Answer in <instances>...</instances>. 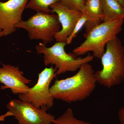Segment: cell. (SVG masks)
I'll use <instances>...</instances> for the list:
<instances>
[{
  "instance_id": "7",
  "label": "cell",
  "mask_w": 124,
  "mask_h": 124,
  "mask_svg": "<svg viewBox=\"0 0 124 124\" xmlns=\"http://www.w3.org/2000/svg\"><path fill=\"white\" fill-rule=\"evenodd\" d=\"M7 108L18 124H52L55 117L44 108H38L28 102L12 99L7 104Z\"/></svg>"
},
{
  "instance_id": "11",
  "label": "cell",
  "mask_w": 124,
  "mask_h": 124,
  "mask_svg": "<svg viewBox=\"0 0 124 124\" xmlns=\"http://www.w3.org/2000/svg\"><path fill=\"white\" fill-rule=\"evenodd\" d=\"M82 13L88 17L84 26L85 33L103 22L104 16L101 0H85Z\"/></svg>"
},
{
  "instance_id": "6",
  "label": "cell",
  "mask_w": 124,
  "mask_h": 124,
  "mask_svg": "<svg viewBox=\"0 0 124 124\" xmlns=\"http://www.w3.org/2000/svg\"><path fill=\"white\" fill-rule=\"evenodd\" d=\"M57 70L53 67L46 68L38 74L36 84L26 93L18 94L19 99L31 103L37 108L48 110L52 107L54 99L50 93V85L57 76Z\"/></svg>"
},
{
  "instance_id": "5",
  "label": "cell",
  "mask_w": 124,
  "mask_h": 124,
  "mask_svg": "<svg viewBox=\"0 0 124 124\" xmlns=\"http://www.w3.org/2000/svg\"><path fill=\"white\" fill-rule=\"evenodd\" d=\"M15 27L26 31L30 40H41L45 45L54 40L61 29L57 14L41 13H37L27 20H22Z\"/></svg>"
},
{
  "instance_id": "10",
  "label": "cell",
  "mask_w": 124,
  "mask_h": 124,
  "mask_svg": "<svg viewBox=\"0 0 124 124\" xmlns=\"http://www.w3.org/2000/svg\"><path fill=\"white\" fill-rule=\"evenodd\" d=\"M0 67V82L4 85L1 89H10L14 94L26 93L30 88L28 85L31 80L23 76V72L18 67L2 63Z\"/></svg>"
},
{
  "instance_id": "15",
  "label": "cell",
  "mask_w": 124,
  "mask_h": 124,
  "mask_svg": "<svg viewBox=\"0 0 124 124\" xmlns=\"http://www.w3.org/2000/svg\"><path fill=\"white\" fill-rule=\"evenodd\" d=\"M87 20L88 17L87 16L84 14L82 13V16L78 21L72 32L67 38L66 42L67 44H70L71 43L73 39L75 37L82 27L84 26Z\"/></svg>"
},
{
  "instance_id": "1",
  "label": "cell",
  "mask_w": 124,
  "mask_h": 124,
  "mask_svg": "<svg viewBox=\"0 0 124 124\" xmlns=\"http://www.w3.org/2000/svg\"><path fill=\"white\" fill-rule=\"evenodd\" d=\"M95 72L89 63L83 65L74 75L56 80L50 89L54 99L71 103L88 98L95 89L97 81Z\"/></svg>"
},
{
  "instance_id": "18",
  "label": "cell",
  "mask_w": 124,
  "mask_h": 124,
  "mask_svg": "<svg viewBox=\"0 0 124 124\" xmlns=\"http://www.w3.org/2000/svg\"><path fill=\"white\" fill-rule=\"evenodd\" d=\"M124 8V0H117Z\"/></svg>"
},
{
  "instance_id": "3",
  "label": "cell",
  "mask_w": 124,
  "mask_h": 124,
  "mask_svg": "<svg viewBox=\"0 0 124 124\" xmlns=\"http://www.w3.org/2000/svg\"><path fill=\"white\" fill-rule=\"evenodd\" d=\"M124 21L103 22L84 34L85 40L73 50V53L79 56L91 52L94 57L100 59L105 52L107 43L117 37L122 31Z\"/></svg>"
},
{
  "instance_id": "16",
  "label": "cell",
  "mask_w": 124,
  "mask_h": 124,
  "mask_svg": "<svg viewBox=\"0 0 124 124\" xmlns=\"http://www.w3.org/2000/svg\"><path fill=\"white\" fill-rule=\"evenodd\" d=\"M60 2L69 8L81 12L84 8V0H61Z\"/></svg>"
},
{
  "instance_id": "12",
  "label": "cell",
  "mask_w": 124,
  "mask_h": 124,
  "mask_svg": "<svg viewBox=\"0 0 124 124\" xmlns=\"http://www.w3.org/2000/svg\"><path fill=\"white\" fill-rule=\"evenodd\" d=\"M103 22L124 20V8L117 0H101Z\"/></svg>"
},
{
  "instance_id": "20",
  "label": "cell",
  "mask_w": 124,
  "mask_h": 124,
  "mask_svg": "<svg viewBox=\"0 0 124 124\" xmlns=\"http://www.w3.org/2000/svg\"><path fill=\"white\" fill-rule=\"evenodd\" d=\"M84 1L85 2V0H84Z\"/></svg>"
},
{
  "instance_id": "17",
  "label": "cell",
  "mask_w": 124,
  "mask_h": 124,
  "mask_svg": "<svg viewBox=\"0 0 124 124\" xmlns=\"http://www.w3.org/2000/svg\"><path fill=\"white\" fill-rule=\"evenodd\" d=\"M118 117L120 124H124V105L118 111Z\"/></svg>"
},
{
  "instance_id": "14",
  "label": "cell",
  "mask_w": 124,
  "mask_h": 124,
  "mask_svg": "<svg viewBox=\"0 0 124 124\" xmlns=\"http://www.w3.org/2000/svg\"><path fill=\"white\" fill-rule=\"evenodd\" d=\"M53 124H91L90 122L79 120L74 116L73 110L68 108L64 113L55 119Z\"/></svg>"
},
{
  "instance_id": "8",
  "label": "cell",
  "mask_w": 124,
  "mask_h": 124,
  "mask_svg": "<svg viewBox=\"0 0 124 124\" xmlns=\"http://www.w3.org/2000/svg\"><path fill=\"white\" fill-rule=\"evenodd\" d=\"M29 0H8L0 1V29L4 36L15 31V26L22 20L23 12Z\"/></svg>"
},
{
  "instance_id": "9",
  "label": "cell",
  "mask_w": 124,
  "mask_h": 124,
  "mask_svg": "<svg viewBox=\"0 0 124 124\" xmlns=\"http://www.w3.org/2000/svg\"><path fill=\"white\" fill-rule=\"evenodd\" d=\"M50 8L51 13L58 16L61 25V30L56 33L54 39L57 42L66 43L68 38L82 16V12L69 8L60 2L51 5Z\"/></svg>"
},
{
  "instance_id": "13",
  "label": "cell",
  "mask_w": 124,
  "mask_h": 124,
  "mask_svg": "<svg viewBox=\"0 0 124 124\" xmlns=\"http://www.w3.org/2000/svg\"><path fill=\"white\" fill-rule=\"evenodd\" d=\"M61 0H29L26 9H30L37 13H51L50 8L51 5L60 2Z\"/></svg>"
},
{
  "instance_id": "19",
  "label": "cell",
  "mask_w": 124,
  "mask_h": 124,
  "mask_svg": "<svg viewBox=\"0 0 124 124\" xmlns=\"http://www.w3.org/2000/svg\"><path fill=\"white\" fill-rule=\"evenodd\" d=\"M3 36H4L3 32H2V31L0 29V38Z\"/></svg>"
},
{
  "instance_id": "4",
  "label": "cell",
  "mask_w": 124,
  "mask_h": 124,
  "mask_svg": "<svg viewBox=\"0 0 124 124\" xmlns=\"http://www.w3.org/2000/svg\"><path fill=\"white\" fill-rule=\"evenodd\" d=\"M66 42H57L50 47L40 42L35 46L37 53L44 55V63L46 66L49 64L55 65L57 69V75L67 72H74L79 70L83 64L93 61V55H87L85 57L77 58L73 54H67L64 47Z\"/></svg>"
},
{
  "instance_id": "2",
  "label": "cell",
  "mask_w": 124,
  "mask_h": 124,
  "mask_svg": "<svg viewBox=\"0 0 124 124\" xmlns=\"http://www.w3.org/2000/svg\"><path fill=\"white\" fill-rule=\"evenodd\" d=\"M100 59L102 68L94 76L97 83L110 88L124 81V47L117 36L109 41Z\"/></svg>"
}]
</instances>
